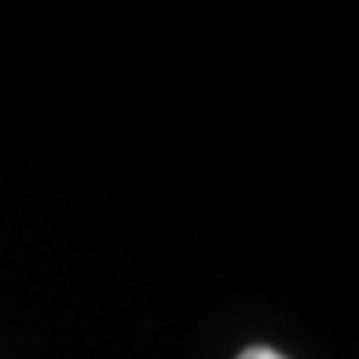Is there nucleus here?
Returning a JSON list of instances; mask_svg holds the SVG:
<instances>
[{"mask_svg":"<svg viewBox=\"0 0 359 359\" xmlns=\"http://www.w3.org/2000/svg\"><path fill=\"white\" fill-rule=\"evenodd\" d=\"M238 359H283V355L271 352V348H250V352H242Z\"/></svg>","mask_w":359,"mask_h":359,"instance_id":"nucleus-1","label":"nucleus"}]
</instances>
